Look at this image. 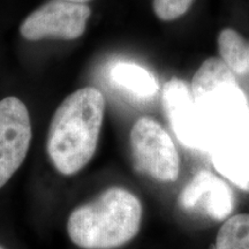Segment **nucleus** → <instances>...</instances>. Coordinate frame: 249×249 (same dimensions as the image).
Masks as SVG:
<instances>
[{"instance_id": "6e6552de", "label": "nucleus", "mask_w": 249, "mask_h": 249, "mask_svg": "<svg viewBox=\"0 0 249 249\" xmlns=\"http://www.w3.org/2000/svg\"><path fill=\"white\" fill-rule=\"evenodd\" d=\"M179 204L186 210H200L214 220H224L234 209V195L222 179L209 171H200L182 189Z\"/></svg>"}, {"instance_id": "1a4fd4ad", "label": "nucleus", "mask_w": 249, "mask_h": 249, "mask_svg": "<svg viewBox=\"0 0 249 249\" xmlns=\"http://www.w3.org/2000/svg\"><path fill=\"white\" fill-rule=\"evenodd\" d=\"M211 160L218 172L249 193V144L231 138H223L214 143Z\"/></svg>"}, {"instance_id": "f8f14e48", "label": "nucleus", "mask_w": 249, "mask_h": 249, "mask_svg": "<svg viewBox=\"0 0 249 249\" xmlns=\"http://www.w3.org/2000/svg\"><path fill=\"white\" fill-rule=\"evenodd\" d=\"M214 248L249 249V213L227 218L218 232Z\"/></svg>"}, {"instance_id": "2eb2a0df", "label": "nucleus", "mask_w": 249, "mask_h": 249, "mask_svg": "<svg viewBox=\"0 0 249 249\" xmlns=\"http://www.w3.org/2000/svg\"><path fill=\"white\" fill-rule=\"evenodd\" d=\"M0 249H6V248L4 247V246H1V245H0Z\"/></svg>"}, {"instance_id": "9b49d317", "label": "nucleus", "mask_w": 249, "mask_h": 249, "mask_svg": "<svg viewBox=\"0 0 249 249\" xmlns=\"http://www.w3.org/2000/svg\"><path fill=\"white\" fill-rule=\"evenodd\" d=\"M220 59L239 75L249 74V42L231 28L222 30L218 36Z\"/></svg>"}, {"instance_id": "7ed1b4c3", "label": "nucleus", "mask_w": 249, "mask_h": 249, "mask_svg": "<svg viewBox=\"0 0 249 249\" xmlns=\"http://www.w3.org/2000/svg\"><path fill=\"white\" fill-rule=\"evenodd\" d=\"M192 96L213 145L232 132L249 110L234 73L219 58L201 65L193 77Z\"/></svg>"}, {"instance_id": "0eeeda50", "label": "nucleus", "mask_w": 249, "mask_h": 249, "mask_svg": "<svg viewBox=\"0 0 249 249\" xmlns=\"http://www.w3.org/2000/svg\"><path fill=\"white\" fill-rule=\"evenodd\" d=\"M163 103L167 119L179 141L188 148L210 151L213 140L186 83L179 79L170 80L164 87Z\"/></svg>"}, {"instance_id": "f03ea898", "label": "nucleus", "mask_w": 249, "mask_h": 249, "mask_svg": "<svg viewBox=\"0 0 249 249\" xmlns=\"http://www.w3.org/2000/svg\"><path fill=\"white\" fill-rule=\"evenodd\" d=\"M141 201L128 189L110 187L81 204L67 219V234L82 249H117L138 235L142 223Z\"/></svg>"}, {"instance_id": "9d476101", "label": "nucleus", "mask_w": 249, "mask_h": 249, "mask_svg": "<svg viewBox=\"0 0 249 249\" xmlns=\"http://www.w3.org/2000/svg\"><path fill=\"white\" fill-rule=\"evenodd\" d=\"M111 79L141 98L152 97L158 91V82L150 71L133 62H117L111 68Z\"/></svg>"}, {"instance_id": "dca6fc26", "label": "nucleus", "mask_w": 249, "mask_h": 249, "mask_svg": "<svg viewBox=\"0 0 249 249\" xmlns=\"http://www.w3.org/2000/svg\"><path fill=\"white\" fill-rule=\"evenodd\" d=\"M248 65H249V58H248Z\"/></svg>"}, {"instance_id": "20e7f679", "label": "nucleus", "mask_w": 249, "mask_h": 249, "mask_svg": "<svg viewBox=\"0 0 249 249\" xmlns=\"http://www.w3.org/2000/svg\"><path fill=\"white\" fill-rule=\"evenodd\" d=\"M134 166L160 182H173L180 172L176 145L161 124L149 117L135 121L129 135Z\"/></svg>"}, {"instance_id": "4468645a", "label": "nucleus", "mask_w": 249, "mask_h": 249, "mask_svg": "<svg viewBox=\"0 0 249 249\" xmlns=\"http://www.w3.org/2000/svg\"><path fill=\"white\" fill-rule=\"evenodd\" d=\"M64 1H70V2H76V4H87V2L91 1V0H64Z\"/></svg>"}, {"instance_id": "423d86ee", "label": "nucleus", "mask_w": 249, "mask_h": 249, "mask_svg": "<svg viewBox=\"0 0 249 249\" xmlns=\"http://www.w3.org/2000/svg\"><path fill=\"white\" fill-rule=\"evenodd\" d=\"M31 121L26 104L18 97L0 101V188L26 160L31 142Z\"/></svg>"}, {"instance_id": "39448f33", "label": "nucleus", "mask_w": 249, "mask_h": 249, "mask_svg": "<svg viewBox=\"0 0 249 249\" xmlns=\"http://www.w3.org/2000/svg\"><path fill=\"white\" fill-rule=\"evenodd\" d=\"M91 9L87 4L51 0L24 18L20 34L27 40H73L85 34Z\"/></svg>"}, {"instance_id": "ddd939ff", "label": "nucleus", "mask_w": 249, "mask_h": 249, "mask_svg": "<svg viewBox=\"0 0 249 249\" xmlns=\"http://www.w3.org/2000/svg\"><path fill=\"white\" fill-rule=\"evenodd\" d=\"M194 0H152L154 13L161 21H173L187 13Z\"/></svg>"}, {"instance_id": "f257e3e1", "label": "nucleus", "mask_w": 249, "mask_h": 249, "mask_svg": "<svg viewBox=\"0 0 249 249\" xmlns=\"http://www.w3.org/2000/svg\"><path fill=\"white\" fill-rule=\"evenodd\" d=\"M105 112V98L93 87L81 88L67 96L50 123L46 152L62 176L85 169L96 154Z\"/></svg>"}]
</instances>
